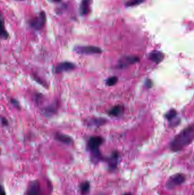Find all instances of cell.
<instances>
[{"mask_svg": "<svg viewBox=\"0 0 194 195\" xmlns=\"http://www.w3.org/2000/svg\"><path fill=\"white\" fill-rule=\"evenodd\" d=\"M194 127L189 126L175 136L170 144V149L174 152H178L187 146L194 139Z\"/></svg>", "mask_w": 194, "mask_h": 195, "instance_id": "obj_1", "label": "cell"}, {"mask_svg": "<svg viewBox=\"0 0 194 195\" xmlns=\"http://www.w3.org/2000/svg\"><path fill=\"white\" fill-rule=\"evenodd\" d=\"M103 138L101 136H92L88 140L87 148L91 153V160L95 164L103 160V156L100 153V146L103 143Z\"/></svg>", "mask_w": 194, "mask_h": 195, "instance_id": "obj_2", "label": "cell"}, {"mask_svg": "<svg viewBox=\"0 0 194 195\" xmlns=\"http://www.w3.org/2000/svg\"><path fill=\"white\" fill-rule=\"evenodd\" d=\"M186 176L183 174H176L170 177L166 182V187L167 189H174L176 187L181 186L185 182Z\"/></svg>", "mask_w": 194, "mask_h": 195, "instance_id": "obj_3", "label": "cell"}, {"mask_svg": "<svg viewBox=\"0 0 194 195\" xmlns=\"http://www.w3.org/2000/svg\"><path fill=\"white\" fill-rule=\"evenodd\" d=\"M74 51L79 54H100L102 53V50L99 47L93 46H76L74 49Z\"/></svg>", "mask_w": 194, "mask_h": 195, "instance_id": "obj_4", "label": "cell"}, {"mask_svg": "<svg viewBox=\"0 0 194 195\" xmlns=\"http://www.w3.org/2000/svg\"><path fill=\"white\" fill-rule=\"evenodd\" d=\"M26 195H45L43 191L40 182L38 180H34L28 187Z\"/></svg>", "mask_w": 194, "mask_h": 195, "instance_id": "obj_5", "label": "cell"}, {"mask_svg": "<svg viewBox=\"0 0 194 195\" xmlns=\"http://www.w3.org/2000/svg\"><path fill=\"white\" fill-rule=\"evenodd\" d=\"M46 21L45 13L41 12L37 17L33 19L30 22L31 27L36 31H40L43 27Z\"/></svg>", "mask_w": 194, "mask_h": 195, "instance_id": "obj_6", "label": "cell"}, {"mask_svg": "<svg viewBox=\"0 0 194 195\" xmlns=\"http://www.w3.org/2000/svg\"><path fill=\"white\" fill-rule=\"evenodd\" d=\"M140 61V58L136 56H126L121 58L118 62V67L120 69H123L127 67L131 64H134Z\"/></svg>", "mask_w": 194, "mask_h": 195, "instance_id": "obj_7", "label": "cell"}, {"mask_svg": "<svg viewBox=\"0 0 194 195\" xmlns=\"http://www.w3.org/2000/svg\"><path fill=\"white\" fill-rule=\"evenodd\" d=\"M76 67L75 64L70 62H63L60 63L56 66L55 71L57 74L67 72L74 70Z\"/></svg>", "mask_w": 194, "mask_h": 195, "instance_id": "obj_8", "label": "cell"}, {"mask_svg": "<svg viewBox=\"0 0 194 195\" xmlns=\"http://www.w3.org/2000/svg\"><path fill=\"white\" fill-rule=\"evenodd\" d=\"M119 159H120V155L117 151L113 152L110 157L106 159V162L108 164L109 169L110 171H115L117 169L118 166Z\"/></svg>", "mask_w": 194, "mask_h": 195, "instance_id": "obj_9", "label": "cell"}, {"mask_svg": "<svg viewBox=\"0 0 194 195\" xmlns=\"http://www.w3.org/2000/svg\"><path fill=\"white\" fill-rule=\"evenodd\" d=\"M55 139L62 143L66 145H71L73 143V139L67 135L63 134L62 133H56L55 135Z\"/></svg>", "mask_w": 194, "mask_h": 195, "instance_id": "obj_10", "label": "cell"}, {"mask_svg": "<svg viewBox=\"0 0 194 195\" xmlns=\"http://www.w3.org/2000/svg\"><path fill=\"white\" fill-rule=\"evenodd\" d=\"M149 58L153 62H154L157 64H158L164 60V54L161 52L154 51V52H151L149 54Z\"/></svg>", "mask_w": 194, "mask_h": 195, "instance_id": "obj_11", "label": "cell"}, {"mask_svg": "<svg viewBox=\"0 0 194 195\" xmlns=\"http://www.w3.org/2000/svg\"><path fill=\"white\" fill-rule=\"evenodd\" d=\"M58 107V103L55 102L51 104L50 105L46 107L43 110V113L45 114L46 116L51 117L57 112Z\"/></svg>", "mask_w": 194, "mask_h": 195, "instance_id": "obj_12", "label": "cell"}, {"mask_svg": "<svg viewBox=\"0 0 194 195\" xmlns=\"http://www.w3.org/2000/svg\"><path fill=\"white\" fill-rule=\"evenodd\" d=\"M91 0H82L80 6V13L82 15H86L89 12Z\"/></svg>", "mask_w": 194, "mask_h": 195, "instance_id": "obj_13", "label": "cell"}, {"mask_svg": "<svg viewBox=\"0 0 194 195\" xmlns=\"http://www.w3.org/2000/svg\"><path fill=\"white\" fill-rule=\"evenodd\" d=\"M9 38V34L5 28L3 17L0 14V38L6 40Z\"/></svg>", "mask_w": 194, "mask_h": 195, "instance_id": "obj_14", "label": "cell"}, {"mask_svg": "<svg viewBox=\"0 0 194 195\" xmlns=\"http://www.w3.org/2000/svg\"><path fill=\"white\" fill-rule=\"evenodd\" d=\"M123 113V107L121 106H116L113 107L109 111V115L112 116H121Z\"/></svg>", "mask_w": 194, "mask_h": 195, "instance_id": "obj_15", "label": "cell"}, {"mask_svg": "<svg viewBox=\"0 0 194 195\" xmlns=\"http://www.w3.org/2000/svg\"><path fill=\"white\" fill-rule=\"evenodd\" d=\"M80 188L83 195L88 193L90 190V183L88 181H84L80 184Z\"/></svg>", "mask_w": 194, "mask_h": 195, "instance_id": "obj_16", "label": "cell"}, {"mask_svg": "<svg viewBox=\"0 0 194 195\" xmlns=\"http://www.w3.org/2000/svg\"><path fill=\"white\" fill-rule=\"evenodd\" d=\"M176 116H177V112L176 110L174 109H171L169 111H168L166 114L165 115L166 118L169 120V121H173V120L175 119Z\"/></svg>", "mask_w": 194, "mask_h": 195, "instance_id": "obj_17", "label": "cell"}, {"mask_svg": "<svg viewBox=\"0 0 194 195\" xmlns=\"http://www.w3.org/2000/svg\"><path fill=\"white\" fill-rule=\"evenodd\" d=\"M91 125L99 126L104 125L106 122V120L104 119H94L91 120Z\"/></svg>", "mask_w": 194, "mask_h": 195, "instance_id": "obj_18", "label": "cell"}, {"mask_svg": "<svg viewBox=\"0 0 194 195\" xmlns=\"http://www.w3.org/2000/svg\"><path fill=\"white\" fill-rule=\"evenodd\" d=\"M145 0H131L126 3V5L128 7L137 6L143 3Z\"/></svg>", "mask_w": 194, "mask_h": 195, "instance_id": "obj_19", "label": "cell"}, {"mask_svg": "<svg viewBox=\"0 0 194 195\" xmlns=\"http://www.w3.org/2000/svg\"><path fill=\"white\" fill-rule=\"evenodd\" d=\"M118 81L117 76H112L106 80V84L109 86H112L116 85Z\"/></svg>", "mask_w": 194, "mask_h": 195, "instance_id": "obj_20", "label": "cell"}, {"mask_svg": "<svg viewBox=\"0 0 194 195\" xmlns=\"http://www.w3.org/2000/svg\"><path fill=\"white\" fill-rule=\"evenodd\" d=\"M10 102H11V103L15 107V108H17V109H21V106H20V104L19 103V102H18L17 100H16L15 99H14V98H12V99H11V100H10Z\"/></svg>", "mask_w": 194, "mask_h": 195, "instance_id": "obj_21", "label": "cell"}, {"mask_svg": "<svg viewBox=\"0 0 194 195\" xmlns=\"http://www.w3.org/2000/svg\"><path fill=\"white\" fill-rule=\"evenodd\" d=\"M0 122H1V125H4V126H7L9 125L8 120L4 117H2V116L0 117Z\"/></svg>", "mask_w": 194, "mask_h": 195, "instance_id": "obj_22", "label": "cell"}, {"mask_svg": "<svg viewBox=\"0 0 194 195\" xmlns=\"http://www.w3.org/2000/svg\"><path fill=\"white\" fill-rule=\"evenodd\" d=\"M0 195H6L5 190L4 189L3 186L0 185Z\"/></svg>", "mask_w": 194, "mask_h": 195, "instance_id": "obj_23", "label": "cell"}, {"mask_svg": "<svg viewBox=\"0 0 194 195\" xmlns=\"http://www.w3.org/2000/svg\"><path fill=\"white\" fill-rule=\"evenodd\" d=\"M145 84L148 88H150V87H151V86H152V81L150 79H148L146 82Z\"/></svg>", "mask_w": 194, "mask_h": 195, "instance_id": "obj_24", "label": "cell"}, {"mask_svg": "<svg viewBox=\"0 0 194 195\" xmlns=\"http://www.w3.org/2000/svg\"><path fill=\"white\" fill-rule=\"evenodd\" d=\"M132 195V194H131V193H124V195Z\"/></svg>", "mask_w": 194, "mask_h": 195, "instance_id": "obj_25", "label": "cell"}, {"mask_svg": "<svg viewBox=\"0 0 194 195\" xmlns=\"http://www.w3.org/2000/svg\"><path fill=\"white\" fill-rule=\"evenodd\" d=\"M52 1H54L55 2H59V1H61V0H52Z\"/></svg>", "mask_w": 194, "mask_h": 195, "instance_id": "obj_26", "label": "cell"}]
</instances>
